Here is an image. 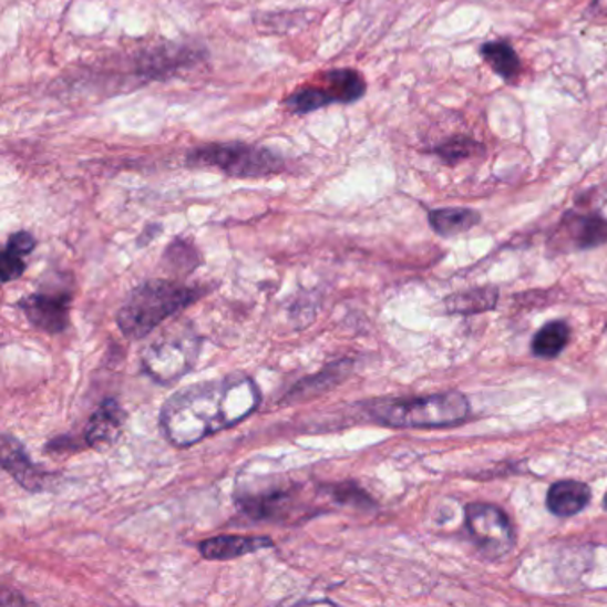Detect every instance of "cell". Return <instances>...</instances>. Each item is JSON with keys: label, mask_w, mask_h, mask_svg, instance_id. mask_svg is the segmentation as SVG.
I'll return each instance as SVG.
<instances>
[{"label": "cell", "mask_w": 607, "mask_h": 607, "mask_svg": "<svg viewBox=\"0 0 607 607\" xmlns=\"http://www.w3.org/2000/svg\"><path fill=\"white\" fill-rule=\"evenodd\" d=\"M239 510L254 521L286 522L298 508L295 494L290 490L275 488L260 494L245 495L239 501Z\"/></svg>", "instance_id": "10"}, {"label": "cell", "mask_w": 607, "mask_h": 607, "mask_svg": "<svg viewBox=\"0 0 607 607\" xmlns=\"http://www.w3.org/2000/svg\"><path fill=\"white\" fill-rule=\"evenodd\" d=\"M259 407L257 383L245 374H232L175 392L161 410V430L175 447H191L214 433L237 426Z\"/></svg>", "instance_id": "1"}, {"label": "cell", "mask_w": 607, "mask_h": 607, "mask_svg": "<svg viewBox=\"0 0 607 607\" xmlns=\"http://www.w3.org/2000/svg\"><path fill=\"white\" fill-rule=\"evenodd\" d=\"M189 166H210L230 177H269L286 169V161L272 150L246 143H214L199 146L187 155Z\"/></svg>", "instance_id": "5"}, {"label": "cell", "mask_w": 607, "mask_h": 607, "mask_svg": "<svg viewBox=\"0 0 607 607\" xmlns=\"http://www.w3.org/2000/svg\"><path fill=\"white\" fill-rule=\"evenodd\" d=\"M591 490L586 483L567 480L554 483L548 490L547 508L556 517H574L588 506Z\"/></svg>", "instance_id": "14"}, {"label": "cell", "mask_w": 607, "mask_h": 607, "mask_svg": "<svg viewBox=\"0 0 607 607\" xmlns=\"http://www.w3.org/2000/svg\"><path fill=\"white\" fill-rule=\"evenodd\" d=\"M563 248H595L607 243V219L597 214H568L559 227Z\"/></svg>", "instance_id": "11"}, {"label": "cell", "mask_w": 607, "mask_h": 607, "mask_svg": "<svg viewBox=\"0 0 607 607\" xmlns=\"http://www.w3.org/2000/svg\"><path fill=\"white\" fill-rule=\"evenodd\" d=\"M34 248H37V239L29 232H17L10 237L0 259V275L4 284H11L22 277L28 269L25 259L34 251Z\"/></svg>", "instance_id": "15"}, {"label": "cell", "mask_w": 607, "mask_h": 607, "mask_svg": "<svg viewBox=\"0 0 607 607\" xmlns=\"http://www.w3.org/2000/svg\"><path fill=\"white\" fill-rule=\"evenodd\" d=\"M123 421H125V412L119 401L111 398L104 399L88 422L86 433H84L86 444L95 451H105L111 447L122 433Z\"/></svg>", "instance_id": "12"}, {"label": "cell", "mask_w": 607, "mask_h": 607, "mask_svg": "<svg viewBox=\"0 0 607 607\" xmlns=\"http://www.w3.org/2000/svg\"><path fill=\"white\" fill-rule=\"evenodd\" d=\"M321 86H305L287 96L286 105L295 114H309L331 104H353L366 95V81L357 70L337 69L322 75Z\"/></svg>", "instance_id": "6"}, {"label": "cell", "mask_w": 607, "mask_h": 607, "mask_svg": "<svg viewBox=\"0 0 607 607\" xmlns=\"http://www.w3.org/2000/svg\"><path fill=\"white\" fill-rule=\"evenodd\" d=\"M164 263H166V268L169 271L178 272V275H189L198 268L202 257H199L198 249L195 246L187 243V240L178 239L166 249Z\"/></svg>", "instance_id": "21"}, {"label": "cell", "mask_w": 607, "mask_h": 607, "mask_svg": "<svg viewBox=\"0 0 607 607\" xmlns=\"http://www.w3.org/2000/svg\"><path fill=\"white\" fill-rule=\"evenodd\" d=\"M594 13L604 14V17H607V0H595Z\"/></svg>", "instance_id": "24"}, {"label": "cell", "mask_w": 607, "mask_h": 607, "mask_svg": "<svg viewBox=\"0 0 607 607\" xmlns=\"http://www.w3.org/2000/svg\"><path fill=\"white\" fill-rule=\"evenodd\" d=\"M70 305H72L70 290L45 287L20 299L19 309L32 327L45 331L49 336H58L69 328Z\"/></svg>", "instance_id": "8"}, {"label": "cell", "mask_w": 607, "mask_h": 607, "mask_svg": "<svg viewBox=\"0 0 607 607\" xmlns=\"http://www.w3.org/2000/svg\"><path fill=\"white\" fill-rule=\"evenodd\" d=\"M480 143L469 140V137H456V140L447 141L444 145L436 148V154L445 161V163L454 164L459 161L469 160L472 155L477 154Z\"/></svg>", "instance_id": "22"}, {"label": "cell", "mask_w": 607, "mask_h": 607, "mask_svg": "<svg viewBox=\"0 0 607 607\" xmlns=\"http://www.w3.org/2000/svg\"><path fill=\"white\" fill-rule=\"evenodd\" d=\"M331 497L339 504H353V506H371L372 501L368 494L360 490L354 483H344V485L330 486Z\"/></svg>", "instance_id": "23"}, {"label": "cell", "mask_w": 607, "mask_h": 607, "mask_svg": "<svg viewBox=\"0 0 607 607\" xmlns=\"http://www.w3.org/2000/svg\"><path fill=\"white\" fill-rule=\"evenodd\" d=\"M199 344L202 340L189 325H175L143 349V371L161 385L177 383L195 366Z\"/></svg>", "instance_id": "4"}, {"label": "cell", "mask_w": 607, "mask_h": 607, "mask_svg": "<svg viewBox=\"0 0 607 607\" xmlns=\"http://www.w3.org/2000/svg\"><path fill=\"white\" fill-rule=\"evenodd\" d=\"M604 510H606L607 512V494H606V497H604Z\"/></svg>", "instance_id": "25"}, {"label": "cell", "mask_w": 607, "mask_h": 607, "mask_svg": "<svg viewBox=\"0 0 607 607\" xmlns=\"http://www.w3.org/2000/svg\"><path fill=\"white\" fill-rule=\"evenodd\" d=\"M465 521L469 533L486 558H503L512 551L515 536L510 518L503 510L492 504H469Z\"/></svg>", "instance_id": "7"}, {"label": "cell", "mask_w": 607, "mask_h": 607, "mask_svg": "<svg viewBox=\"0 0 607 607\" xmlns=\"http://www.w3.org/2000/svg\"><path fill=\"white\" fill-rule=\"evenodd\" d=\"M0 462L4 469L22 488L29 490L32 494L43 492L49 486L52 476L49 472L38 467L37 463H32L25 449L20 444L19 440L11 435H2V444H0Z\"/></svg>", "instance_id": "9"}, {"label": "cell", "mask_w": 607, "mask_h": 607, "mask_svg": "<svg viewBox=\"0 0 607 607\" xmlns=\"http://www.w3.org/2000/svg\"><path fill=\"white\" fill-rule=\"evenodd\" d=\"M349 371H351V360H340V362L331 363L316 377L305 378V380L296 383L295 389L287 394V401H298V399L301 401V399L322 394V392L339 385L340 381L348 377Z\"/></svg>", "instance_id": "16"}, {"label": "cell", "mask_w": 607, "mask_h": 607, "mask_svg": "<svg viewBox=\"0 0 607 607\" xmlns=\"http://www.w3.org/2000/svg\"><path fill=\"white\" fill-rule=\"evenodd\" d=\"M269 547L275 544L268 536L222 535L199 542L198 553L209 562H228Z\"/></svg>", "instance_id": "13"}, {"label": "cell", "mask_w": 607, "mask_h": 607, "mask_svg": "<svg viewBox=\"0 0 607 607\" xmlns=\"http://www.w3.org/2000/svg\"><path fill=\"white\" fill-rule=\"evenodd\" d=\"M433 230L440 236L453 237L471 230L480 223V214L471 209H439L430 213Z\"/></svg>", "instance_id": "17"}, {"label": "cell", "mask_w": 607, "mask_h": 607, "mask_svg": "<svg viewBox=\"0 0 607 607\" xmlns=\"http://www.w3.org/2000/svg\"><path fill=\"white\" fill-rule=\"evenodd\" d=\"M204 296L178 280H148L132 290L116 313L120 331L131 340L148 337L161 322Z\"/></svg>", "instance_id": "2"}, {"label": "cell", "mask_w": 607, "mask_h": 607, "mask_svg": "<svg viewBox=\"0 0 607 607\" xmlns=\"http://www.w3.org/2000/svg\"><path fill=\"white\" fill-rule=\"evenodd\" d=\"M481 54L485 58L490 69L494 70L501 78H515L518 70H521V60H518L517 52L508 43H486L481 49Z\"/></svg>", "instance_id": "19"}, {"label": "cell", "mask_w": 607, "mask_h": 607, "mask_svg": "<svg viewBox=\"0 0 607 607\" xmlns=\"http://www.w3.org/2000/svg\"><path fill=\"white\" fill-rule=\"evenodd\" d=\"M471 404L460 392L387 401L371 409L374 421L392 428H445L465 421Z\"/></svg>", "instance_id": "3"}, {"label": "cell", "mask_w": 607, "mask_h": 607, "mask_svg": "<svg viewBox=\"0 0 607 607\" xmlns=\"http://www.w3.org/2000/svg\"><path fill=\"white\" fill-rule=\"evenodd\" d=\"M568 339H570V328L567 322H548L536 333L531 349L539 359H554L567 348Z\"/></svg>", "instance_id": "18"}, {"label": "cell", "mask_w": 607, "mask_h": 607, "mask_svg": "<svg viewBox=\"0 0 607 607\" xmlns=\"http://www.w3.org/2000/svg\"><path fill=\"white\" fill-rule=\"evenodd\" d=\"M606 333H607V330H606Z\"/></svg>", "instance_id": "26"}, {"label": "cell", "mask_w": 607, "mask_h": 607, "mask_svg": "<svg viewBox=\"0 0 607 607\" xmlns=\"http://www.w3.org/2000/svg\"><path fill=\"white\" fill-rule=\"evenodd\" d=\"M497 304V289H474L447 299L451 312L474 313L494 309Z\"/></svg>", "instance_id": "20"}]
</instances>
